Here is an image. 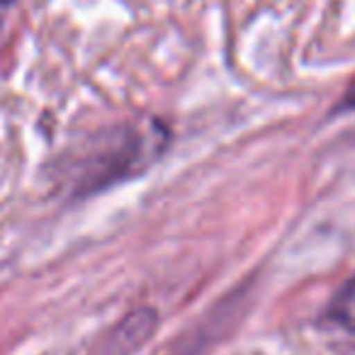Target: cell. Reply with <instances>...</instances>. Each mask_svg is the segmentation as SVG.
Instances as JSON below:
<instances>
[{
	"mask_svg": "<svg viewBox=\"0 0 355 355\" xmlns=\"http://www.w3.org/2000/svg\"><path fill=\"white\" fill-rule=\"evenodd\" d=\"M343 110H355V80L350 83L348 93H345V98H343Z\"/></svg>",
	"mask_w": 355,
	"mask_h": 355,
	"instance_id": "2",
	"label": "cell"
},
{
	"mask_svg": "<svg viewBox=\"0 0 355 355\" xmlns=\"http://www.w3.org/2000/svg\"><path fill=\"white\" fill-rule=\"evenodd\" d=\"M12 0H0V6H10Z\"/></svg>",
	"mask_w": 355,
	"mask_h": 355,
	"instance_id": "4",
	"label": "cell"
},
{
	"mask_svg": "<svg viewBox=\"0 0 355 355\" xmlns=\"http://www.w3.org/2000/svg\"><path fill=\"white\" fill-rule=\"evenodd\" d=\"M3 8L6 6H0V46H3V40H6V32H8V17L3 12Z\"/></svg>",
	"mask_w": 355,
	"mask_h": 355,
	"instance_id": "3",
	"label": "cell"
},
{
	"mask_svg": "<svg viewBox=\"0 0 355 355\" xmlns=\"http://www.w3.org/2000/svg\"><path fill=\"white\" fill-rule=\"evenodd\" d=\"M329 316L345 331L355 334V275L353 280L345 282V287L338 292V297L334 300L329 309Z\"/></svg>",
	"mask_w": 355,
	"mask_h": 355,
	"instance_id": "1",
	"label": "cell"
}]
</instances>
